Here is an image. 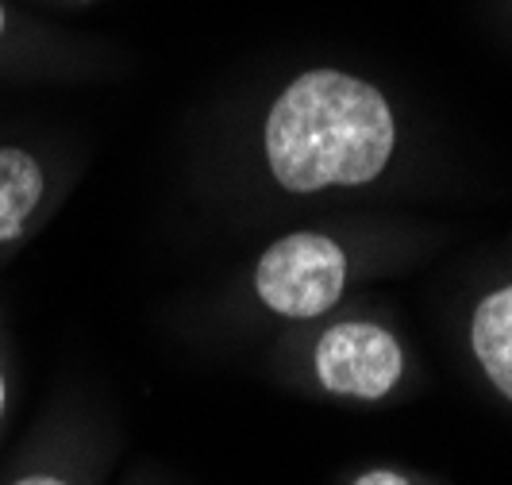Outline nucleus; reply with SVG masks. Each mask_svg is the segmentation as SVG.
I'll return each mask as SVG.
<instances>
[{
    "label": "nucleus",
    "mask_w": 512,
    "mask_h": 485,
    "mask_svg": "<svg viewBox=\"0 0 512 485\" xmlns=\"http://www.w3.org/2000/svg\"><path fill=\"white\" fill-rule=\"evenodd\" d=\"M393 143L382 89L332 66L293 77L266 116V162L289 193L366 185L389 166Z\"/></svg>",
    "instance_id": "obj_1"
},
{
    "label": "nucleus",
    "mask_w": 512,
    "mask_h": 485,
    "mask_svg": "<svg viewBox=\"0 0 512 485\" xmlns=\"http://www.w3.org/2000/svg\"><path fill=\"white\" fill-rule=\"evenodd\" d=\"M343 285H347V255L335 239L316 231H297L278 239L258 258L255 270L262 305L289 320L328 312L343 297Z\"/></svg>",
    "instance_id": "obj_2"
},
{
    "label": "nucleus",
    "mask_w": 512,
    "mask_h": 485,
    "mask_svg": "<svg viewBox=\"0 0 512 485\" xmlns=\"http://www.w3.org/2000/svg\"><path fill=\"white\" fill-rule=\"evenodd\" d=\"M401 366H405L401 343L385 328L366 324V320L335 324L316 343L320 385L339 393V397L378 401V397H385L397 385Z\"/></svg>",
    "instance_id": "obj_3"
},
{
    "label": "nucleus",
    "mask_w": 512,
    "mask_h": 485,
    "mask_svg": "<svg viewBox=\"0 0 512 485\" xmlns=\"http://www.w3.org/2000/svg\"><path fill=\"white\" fill-rule=\"evenodd\" d=\"M470 343L489 382L512 401V281L493 289L478 305L470 324Z\"/></svg>",
    "instance_id": "obj_4"
},
{
    "label": "nucleus",
    "mask_w": 512,
    "mask_h": 485,
    "mask_svg": "<svg viewBox=\"0 0 512 485\" xmlns=\"http://www.w3.org/2000/svg\"><path fill=\"white\" fill-rule=\"evenodd\" d=\"M43 201V170L20 147H0V243L20 239L27 216Z\"/></svg>",
    "instance_id": "obj_5"
},
{
    "label": "nucleus",
    "mask_w": 512,
    "mask_h": 485,
    "mask_svg": "<svg viewBox=\"0 0 512 485\" xmlns=\"http://www.w3.org/2000/svg\"><path fill=\"white\" fill-rule=\"evenodd\" d=\"M355 485H409L401 474H393V470H370V474H362Z\"/></svg>",
    "instance_id": "obj_6"
},
{
    "label": "nucleus",
    "mask_w": 512,
    "mask_h": 485,
    "mask_svg": "<svg viewBox=\"0 0 512 485\" xmlns=\"http://www.w3.org/2000/svg\"><path fill=\"white\" fill-rule=\"evenodd\" d=\"M16 485H66L62 478H51V474H31V478H24V482Z\"/></svg>",
    "instance_id": "obj_7"
},
{
    "label": "nucleus",
    "mask_w": 512,
    "mask_h": 485,
    "mask_svg": "<svg viewBox=\"0 0 512 485\" xmlns=\"http://www.w3.org/2000/svg\"><path fill=\"white\" fill-rule=\"evenodd\" d=\"M0 412H4V378H0Z\"/></svg>",
    "instance_id": "obj_8"
},
{
    "label": "nucleus",
    "mask_w": 512,
    "mask_h": 485,
    "mask_svg": "<svg viewBox=\"0 0 512 485\" xmlns=\"http://www.w3.org/2000/svg\"><path fill=\"white\" fill-rule=\"evenodd\" d=\"M0 35H4V4H0Z\"/></svg>",
    "instance_id": "obj_9"
},
{
    "label": "nucleus",
    "mask_w": 512,
    "mask_h": 485,
    "mask_svg": "<svg viewBox=\"0 0 512 485\" xmlns=\"http://www.w3.org/2000/svg\"><path fill=\"white\" fill-rule=\"evenodd\" d=\"M81 4H85V0H81Z\"/></svg>",
    "instance_id": "obj_10"
}]
</instances>
